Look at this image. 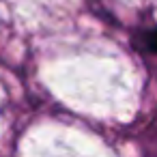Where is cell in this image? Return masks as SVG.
Returning <instances> with one entry per match:
<instances>
[{"mask_svg":"<svg viewBox=\"0 0 157 157\" xmlns=\"http://www.w3.org/2000/svg\"><path fill=\"white\" fill-rule=\"evenodd\" d=\"M138 45L144 52H155L157 54V28H151V30L140 33L138 35Z\"/></svg>","mask_w":157,"mask_h":157,"instance_id":"obj_1","label":"cell"}]
</instances>
